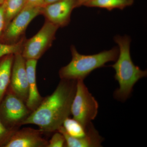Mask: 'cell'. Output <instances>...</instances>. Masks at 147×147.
<instances>
[{"instance_id": "cell-1", "label": "cell", "mask_w": 147, "mask_h": 147, "mask_svg": "<svg viewBox=\"0 0 147 147\" xmlns=\"http://www.w3.org/2000/svg\"><path fill=\"white\" fill-rule=\"evenodd\" d=\"M76 82V80L61 79L54 92L42 100L21 124L36 125L42 132L57 131L71 114Z\"/></svg>"}, {"instance_id": "cell-2", "label": "cell", "mask_w": 147, "mask_h": 147, "mask_svg": "<svg viewBox=\"0 0 147 147\" xmlns=\"http://www.w3.org/2000/svg\"><path fill=\"white\" fill-rule=\"evenodd\" d=\"M114 40L118 45L119 53L116 62L110 66L115 71V78L118 82L119 88L114 92L113 96L116 100L124 102L130 96L137 82L146 77L147 71L135 65L131 60L130 37L118 35L114 37Z\"/></svg>"}, {"instance_id": "cell-3", "label": "cell", "mask_w": 147, "mask_h": 147, "mask_svg": "<svg viewBox=\"0 0 147 147\" xmlns=\"http://www.w3.org/2000/svg\"><path fill=\"white\" fill-rule=\"evenodd\" d=\"M72 59L67 65L61 69L59 72L61 79L82 80L96 69L105 66L109 62L115 61L118 57V47L105 50L92 55L80 54L74 45L71 47Z\"/></svg>"}, {"instance_id": "cell-4", "label": "cell", "mask_w": 147, "mask_h": 147, "mask_svg": "<svg viewBox=\"0 0 147 147\" xmlns=\"http://www.w3.org/2000/svg\"><path fill=\"white\" fill-rule=\"evenodd\" d=\"M98 108V102L90 93L84 80H77L76 92L71 108L73 119L86 128L96 117Z\"/></svg>"}, {"instance_id": "cell-5", "label": "cell", "mask_w": 147, "mask_h": 147, "mask_svg": "<svg viewBox=\"0 0 147 147\" xmlns=\"http://www.w3.org/2000/svg\"><path fill=\"white\" fill-rule=\"evenodd\" d=\"M59 28L53 23L46 21L36 34L24 42L21 54L24 59L38 60L51 47Z\"/></svg>"}, {"instance_id": "cell-6", "label": "cell", "mask_w": 147, "mask_h": 147, "mask_svg": "<svg viewBox=\"0 0 147 147\" xmlns=\"http://www.w3.org/2000/svg\"><path fill=\"white\" fill-rule=\"evenodd\" d=\"M41 8L26 5L6 27L4 33L6 39L13 43L18 42L30 22L41 14Z\"/></svg>"}, {"instance_id": "cell-7", "label": "cell", "mask_w": 147, "mask_h": 147, "mask_svg": "<svg viewBox=\"0 0 147 147\" xmlns=\"http://www.w3.org/2000/svg\"><path fill=\"white\" fill-rule=\"evenodd\" d=\"M76 7V0H61L42 7L41 14L47 21L59 28L63 27L69 24L71 12Z\"/></svg>"}, {"instance_id": "cell-8", "label": "cell", "mask_w": 147, "mask_h": 147, "mask_svg": "<svg viewBox=\"0 0 147 147\" xmlns=\"http://www.w3.org/2000/svg\"><path fill=\"white\" fill-rule=\"evenodd\" d=\"M26 61L21 53L14 55L10 84L11 91L26 102L28 96V82Z\"/></svg>"}, {"instance_id": "cell-9", "label": "cell", "mask_w": 147, "mask_h": 147, "mask_svg": "<svg viewBox=\"0 0 147 147\" xmlns=\"http://www.w3.org/2000/svg\"><path fill=\"white\" fill-rule=\"evenodd\" d=\"M24 102L12 91L7 95L1 105L2 115L7 123L14 126L29 115L30 110Z\"/></svg>"}, {"instance_id": "cell-10", "label": "cell", "mask_w": 147, "mask_h": 147, "mask_svg": "<svg viewBox=\"0 0 147 147\" xmlns=\"http://www.w3.org/2000/svg\"><path fill=\"white\" fill-rule=\"evenodd\" d=\"M41 130L24 128L13 132L9 137L5 147H47L48 142L42 138Z\"/></svg>"}, {"instance_id": "cell-11", "label": "cell", "mask_w": 147, "mask_h": 147, "mask_svg": "<svg viewBox=\"0 0 147 147\" xmlns=\"http://www.w3.org/2000/svg\"><path fill=\"white\" fill-rule=\"evenodd\" d=\"M86 129V135L80 138H75L69 135L63 125L57 131L61 133L64 137L67 147H102L101 143L103 142V138L99 135L98 131L95 128L92 122L87 125Z\"/></svg>"}, {"instance_id": "cell-12", "label": "cell", "mask_w": 147, "mask_h": 147, "mask_svg": "<svg viewBox=\"0 0 147 147\" xmlns=\"http://www.w3.org/2000/svg\"><path fill=\"white\" fill-rule=\"evenodd\" d=\"M37 60L30 59L26 61V69L28 82V96L26 101V105L29 110L32 111L38 107L43 100V98L39 94L37 86Z\"/></svg>"}, {"instance_id": "cell-13", "label": "cell", "mask_w": 147, "mask_h": 147, "mask_svg": "<svg viewBox=\"0 0 147 147\" xmlns=\"http://www.w3.org/2000/svg\"><path fill=\"white\" fill-rule=\"evenodd\" d=\"M14 56L7 55L0 61V102L10 84Z\"/></svg>"}, {"instance_id": "cell-14", "label": "cell", "mask_w": 147, "mask_h": 147, "mask_svg": "<svg viewBox=\"0 0 147 147\" xmlns=\"http://www.w3.org/2000/svg\"><path fill=\"white\" fill-rule=\"evenodd\" d=\"M134 2V0H90L84 6L105 9L110 11L115 9L122 10L133 5Z\"/></svg>"}, {"instance_id": "cell-15", "label": "cell", "mask_w": 147, "mask_h": 147, "mask_svg": "<svg viewBox=\"0 0 147 147\" xmlns=\"http://www.w3.org/2000/svg\"><path fill=\"white\" fill-rule=\"evenodd\" d=\"M4 3L6 27L9 22L24 8L26 2V0H5Z\"/></svg>"}, {"instance_id": "cell-16", "label": "cell", "mask_w": 147, "mask_h": 147, "mask_svg": "<svg viewBox=\"0 0 147 147\" xmlns=\"http://www.w3.org/2000/svg\"><path fill=\"white\" fill-rule=\"evenodd\" d=\"M63 126L67 133L71 137L80 138L86 135V128L74 119L67 117L64 121Z\"/></svg>"}, {"instance_id": "cell-17", "label": "cell", "mask_w": 147, "mask_h": 147, "mask_svg": "<svg viewBox=\"0 0 147 147\" xmlns=\"http://www.w3.org/2000/svg\"><path fill=\"white\" fill-rule=\"evenodd\" d=\"M24 42V40L21 39L17 42L10 44L0 42V58L8 55L21 53Z\"/></svg>"}, {"instance_id": "cell-18", "label": "cell", "mask_w": 147, "mask_h": 147, "mask_svg": "<svg viewBox=\"0 0 147 147\" xmlns=\"http://www.w3.org/2000/svg\"><path fill=\"white\" fill-rule=\"evenodd\" d=\"M65 140L63 135L58 131L55 133L48 142L47 147H63L65 146Z\"/></svg>"}, {"instance_id": "cell-19", "label": "cell", "mask_w": 147, "mask_h": 147, "mask_svg": "<svg viewBox=\"0 0 147 147\" xmlns=\"http://www.w3.org/2000/svg\"><path fill=\"white\" fill-rule=\"evenodd\" d=\"M6 28L5 13V4L3 3L0 5V36L2 34L4 30Z\"/></svg>"}, {"instance_id": "cell-20", "label": "cell", "mask_w": 147, "mask_h": 147, "mask_svg": "<svg viewBox=\"0 0 147 147\" xmlns=\"http://www.w3.org/2000/svg\"><path fill=\"white\" fill-rule=\"evenodd\" d=\"M10 131L4 126L0 120V141L11 134Z\"/></svg>"}, {"instance_id": "cell-21", "label": "cell", "mask_w": 147, "mask_h": 147, "mask_svg": "<svg viewBox=\"0 0 147 147\" xmlns=\"http://www.w3.org/2000/svg\"><path fill=\"white\" fill-rule=\"evenodd\" d=\"M45 0H26V5L35 7H42Z\"/></svg>"}, {"instance_id": "cell-22", "label": "cell", "mask_w": 147, "mask_h": 147, "mask_svg": "<svg viewBox=\"0 0 147 147\" xmlns=\"http://www.w3.org/2000/svg\"><path fill=\"white\" fill-rule=\"evenodd\" d=\"M90 0H76V3H77V7L81 6L82 5H84Z\"/></svg>"}, {"instance_id": "cell-23", "label": "cell", "mask_w": 147, "mask_h": 147, "mask_svg": "<svg viewBox=\"0 0 147 147\" xmlns=\"http://www.w3.org/2000/svg\"><path fill=\"white\" fill-rule=\"evenodd\" d=\"M59 1H61V0H45L43 6L50 4Z\"/></svg>"}, {"instance_id": "cell-24", "label": "cell", "mask_w": 147, "mask_h": 147, "mask_svg": "<svg viewBox=\"0 0 147 147\" xmlns=\"http://www.w3.org/2000/svg\"><path fill=\"white\" fill-rule=\"evenodd\" d=\"M5 0H0V5L2 4L4 2Z\"/></svg>"}]
</instances>
